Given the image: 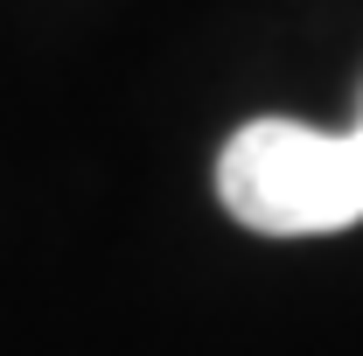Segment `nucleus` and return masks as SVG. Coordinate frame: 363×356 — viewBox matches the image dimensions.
Listing matches in <instances>:
<instances>
[{
	"label": "nucleus",
	"mask_w": 363,
	"mask_h": 356,
	"mask_svg": "<svg viewBox=\"0 0 363 356\" xmlns=\"http://www.w3.org/2000/svg\"><path fill=\"white\" fill-rule=\"evenodd\" d=\"M217 196L259 238H328L363 217V154L328 126L252 119L217 154Z\"/></svg>",
	"instance_id": "f257e3e1"
},
{
	"label": "nucleus",
	"mask_w": 363,
	"mask_h": 356,
	"mask_svg": "<svg viewBox=\"0 0 363 356\" xmlns=\"http://www.w3.org/2000/svg\"><path fill=\"white\" fill-rule=\"evenodd\" d=\"M350 140H357V154H363V119H357V133H350Z\"/></svg>",
	"instance_id": "f03ea898"
}]
</instances>
